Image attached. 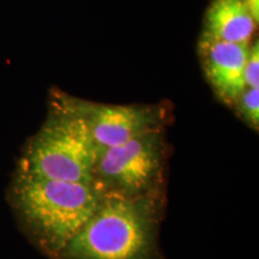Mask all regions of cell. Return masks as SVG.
<instances>
[{"label":"cell","instance_id":"6da1fadb","mask_svg":"<svg viewBox=\"0 0 259 259\" xmlns=\"http://www.w3.org/2000/svg\"><path fill=\"white\" fill-rule=\"evenodd\" d=\"M105 192L95 183L51 180L16 171L11 202L25 229L50 257L65 248L92 218Z\"/></svg>","mask_w":259,"mask_h":259},{"label":"cell","instance_id":"7a4b0ae2","mask_svg":"<svg viewBox=\"0 0 259 259\" xmlns=\"http://www.w3.org/2000/svg\"><path fill=\"white\" fill-rule=\"evenodd\" d=\"M157 194L126 197L105 192L60 259H154Z\"/></svg>","mask_w":259,"mask_h":259},{"label":"cell","instance_id":"3957f363","mask_svg":"<svg viewBox=\"0 0 259 259\" xmlns=\"http://www.w3.org/2000/svg\"><path fill=\"white\" fill-rule=\"evenodd\" d=\"M97 148L85 122L51 95L46 121L25 147L18 169L69 183H93Z\"/></svg>","mask_w":259,"mask_h":259},{"label":"cell","instance_id":"277c9868","mask_svg":"<svg viewBox=\"0 0 259 259\" xmlns=\"http://www.w3.org/2000/svg\"><path fill=\"white\" fill-rule=\"evenodd\" d=\"M166 157L163 128L97 150L93 181L103 192L126 197L157 194Z\"/></svg>","mask_w":259,"mask_h":259},{"label":"cell","instance_id":"5b68a950","mask_svg":"<svg viewBox=\"0 0 259 259\" xmlns=\"http://www.w3.org/2000/svg\"><path fill=\"white\" fill-rule=\"evenodd\" d=\"M52 96L85 122L97 150L163 128L169 116L168 107L162 105H106L63 92H54Z\"/></svg>","mask_w":259,"mask_h":259},{"label":"cell","instance_id":"8992f818","mask_svg":"<svg viewBox=\"0 0 259 259\" xmlns=\"http://www.w3.org/2000/svg\"><path fill=\"white\" fill-rule=\"evenodd\" d=\"M250 46L204 37L199 40V57L205 78L216 97L229 107L246 88L244 69Z\"/></svg>","mask_w":259,"mask_h":259},{"label":"cell","instance_id":"52a82bcc","mask_svg":"<svg viewBox=\"0 0 259 259\" xmlns=\"http://www.w3.org/2000/svg\"><path fill=\"white\" fill-rule=\"evenodd\" d=\"M258 23L241 0H212L200 37L229 44L251 45Z\"/></svg>","mask_w":259,"mask_h":259},{"label":"cell","instance_id":"ba28073f","mask_svg":"<svg viewBox=\"0 0 259 259\" xmlns=\"http://www.w3.org/2000/svg\"><path fill=\"white\" fill-rule=\"evenodd\" d=\"M236 115L255 131L259 127V87L245 88L232 105Z\"/></svg>","mask_w":259,"mask_h":259},{"label":"cell","instance_id":"9c48e42d","mask_svg":"<svg viewBox=\"0 0 259 259\" xmlns=\"http://www.w3.org/2000/svg\"><path fill=\"white\" fill-rule=\"evenodd\" d=\"M244 79L246 88L259 87V44L258 38L252 41L245 63Z\"/></svg>","mask_w":259,"mask_h":259},{"label":"cell","instance_id":"30bf717a","mask_svg":"<svg viewBox=\"0 0 259 259\" xmlns=\"http://www.w3.org/2000/svg\"><path fill=\"white\" fill-rule=\"evenodd\" d=\"M248 10V12L254 18V21L259 23V0H241Z\"/></svg>","mask_w":259,"mask_h":259}]
</instances>
